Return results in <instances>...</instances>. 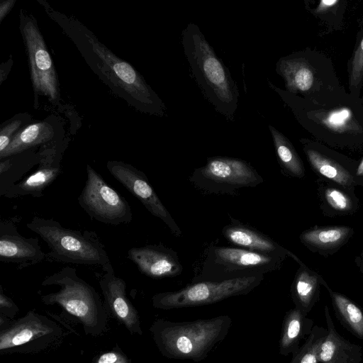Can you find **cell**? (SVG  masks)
<instances>
[{"label": "cell", "mask_w": 363, "mask_h": 363, "mask_svg": "<svg viewBox=\"0 0 363 363\" xmlns=\"http://www.w3.org/2000/svg\"><path fill=\"white\" fill-rule=\"evenodd\" d=\"M182 43L191 74L203 96L217 112L233 121L240 94L228 68L196 24H187Z\"/></svg>", "instance_id": "1"}, {"label": "cell", "mask_w": 363, "mask_h": 363, "mask_svg": "<svg viewBox=\"0 0 363 363\" xmlns=\"http://www.w3.org/2000/svg\"><path fill=\"white\" fill-rule=\"evenodd\" d=\"M232 323L228 315L184 322L158 318L149 330L163 357L199 362L224 340Z\"/></svg>", "instance_id": "2"}, {"label": "cell", "mask_w": 363, "mask_h": 363, "mask_svg": "<svg viewBox=\"0 0 363 363\" xmlns=\"http://www.w3.org/2000/svg\"><path fill=\"white\" fill-rule=\"evenodd\" d=\"M43 286H57L59 290L40 295L46 306L58 305L76 323L82 325L86 335L98 337L108 329L109 313L95 289L78 277L75 268L65 267L46 277Z\"/></svg>", "instance_id": "3"}, {"label": "cell", "mask_w": 363, "mask_h": 363, "mask_svg": "<svg viewBox=\"0 0 363 363\" xmlns=\"http://www.w3.org/2000/svg\"><path fill=\"white\" fill-rule=\"evenodd\" d=\"M26 226L47 243L50 250L47 259L101 267L103 270L111 264L105 245L94 231L67 228L52 218L38 216Z\"/></svg>", "instance_id": "4"}, {"label": "cell", "mask_w": 363, "mask_h": 363, "mask_svg": "<svg viewBox=\"0 0 363 363\" xmlns=\"http://www.w3.org/2000/svg\"><path fill=\"white\" fill-rule=\"evenodd\" d=\"M287 256L263 254L237 247L210 246L191 281H225L264 276L281 268Z\"/></svg>", "instance_id": "5"}, {"label": "cell", "mask_w": 363, "mask_h": 363, "mask_svg": "<svg viewBox=\"0 0 363 363\" xmlns=\"http://www.w3.org/2000/svg\"><path fill=\"white\" fill-rule=\"evenodd\" d=\"M67 334L48 317L29 311L13 320L0 314V354H39L61 345Z\"/></svg>", "instance_id": "6"}, {"label": "cell", "mask_w": 363, "mask_h": 363, "mask_svg": "<svg viewBox=\"0 0 363 363\" xmlns=\"http://www.w3.org/2000/svg\"><path fill=\"white\" fill-rule=\"evenodd\" d=\"M263 279L264 276H259L225 281H191L178 291L155 294L152 303L154 308L162 310L212 304L230 297L246 295Z\"/></svg>", "instance_id": "7"}, {"label": "cell", "mask_w": 363, "mask_h": 363, "mask_svg": "<svg viewBox=\"0 0 363 363\" xmlns=\"http://www.w3.org/2000/svg\"><path fill=\"white\" fill-rule=\"evenodd\" d=\"M189 181L206 194L235 195L242 188L262 184L264 179L245 160L218 156L208 157L203 166L195 169Z\"/></svg>", "instance_id": "8"}, {"label": "cell", "mask_w": 363, "mask_h": 363, "mask_svg": "<svg viewBox=\"0 0 363 363\" xmlns=\"http://www.w3.org/2000/svg\"><path fill=\"white\" fill-rule=\"evenodd\" d=\"M86 180L77 201L93 220L107 225L130 223L131 207L127 200L112 188L90 165H86Z\"/></svg>", "instance_id": "9"}, {"label": "cell", "mask_w": 363, "mask_h": 363, "mask_svg": "<svg viewBox=\"0 0 363 363\" xmlns=\"http://www.w3.org/2000/svg\"><path fill=\"white\" fill-rule=\"evenodd\" d=\"M94 52L101 60L121 87L142 104L148 112L162 116L165 106L138 72L127 62L118 58L97 41L91 40Z\"/></svg>", "instance_id": "10"}, {"label": "cell", "mask_w": 363, "mask_h": 363, "mask_svg": "<svg viewBox=\"0 0 363 363\" xmlns=\"http://www.w3.org/2000/svg\"><path fill=\"white\" fill-rule=\"evenodd\" d=\"M106 167L111 174L136 197L152 215L164 223L173 235H182L180 228L159 199L143 172L121 161H108Z\"/></svg>", "instance_id": "11"}, {"label": "cell", "mask_w": 363, "mask_h": 363, "mask_svg": "<svg viewBox=\"0 0 363 363\" xmlns=\"http://www.w3.org/2000/svg\"><path fill=\"white\" fill-rule=\"evenodd\" d=\"M21 24L34 90L52 101L56 100L58 97L57 78L43 38L35 23L30 19Z\"/></svg>", "instance_id": "12"}, {"label": "cell", "mask_w": 363, "mask_h": 363, "mask_svg": "<svg viewBox=\"0 0 363 363\" xmlns=\"http://www.w3.org/2000/svg\"><path fill=\"white\" fill-rule=\"evenodd\" d=\"M104 273L98 277L106 308L109 313L132 335H142L140 315L138 310L126 296L124 279L116 275L110 264Z\"/></svg>", "instance_id": "13"}, {"label": "cell", "mask_w": 363, "mask_h": 363, "mask_svg": "<svg viewBox=\"0 0 363 363\" xmlns=\"http://www.w3.org/2000/svg\"><path fill=\"white\" fill-rule=\"evenodd\" d=\"M47 259L37 238H26L21 235L16 219L0 221V261L17 264L21 269L40 263Z\"/></svg>", "instance_id": "14"}, {"label": "cell", "mask_w": 363, "mask_h": 363, "mask_svg": "<svg viewBox=\"0 0 363 363\" xmlns=\"http://www.w3.org/2000/svg\"><path fill=\"white\" fill-rule=\"evenodd\" d=\"M127 258L141 274L152 279L174 277L183 271L177 252L162 244L133 247L128 250Z\"/></svg>", "instance_id": "15"}, {"label": "cell", "mask_w": 363, "mask_h": 363, "mask_svg": "<svg viewBox=\"0 0 363 363\" xmlns=\"http://www.w3.org/2000/svg\"><path fill=\"white\" fill-rule=\"evenodd\" d=\"M304 152L318 180L352 189L356 186H363V177L357 174L358 164L337 157L310 145H305Z\"/></svg>", "instance_id": "16"}, {"label": "cell", "mask_w": 363, "mask_h": 363, "mask_svg": "<svg viewBox=\"0 0 363 363\" xmlns=\"http://www.w3.org/2000/svg\"><path fill=\"white\" fill-rule=\"evenodd\" d=\"M230 218V223L223 228L222 234L235 247L263 254L290 257L298 264L301 261L267 235L235 218Z\"/></svg>", "instance_id": "17"}, {"label": "cell", "mask_w": 363, "mask_h": 363, "mask_svg": "<svg viewBox=\"0 0 363 363\" xmlns=\"http://www.w3.org/2000/svg\"><path fill=\"white\" fill-rule=\"evenodd\" d=\"M39 167L28 176L11 186L4 194L6 198H19L27 196L39 198L61 173V155L57 151L45 150Z\"/></svg>", "instance_id": "18"}, {"label": "cell", "mask_w": 363, "mask_h": 363, "mask_svg": "<svg viewBox=\"0 0 363 363\" xmlns=\"http://www.w3.org/2000/svg\"><path fill=\"white\" fill-rule=\"evenodd\" d=\"M354 233L347 225H315L303 231L300 242L311 252L328 257L337 252Z\"/></svg>", "instance_id": "19"}, {"label": "cell", "mask_w": 363, "mask_h": 363, "mask_svg": "<svg viewBox=\"0 0 363 363\" xmlns=\"http://www.w3.org/2000/svg\"><path fill=\"white\" fill-rule=\"evenodd\" d=\"M328 334L321 344L320 363H360L363 359L362 347L350 342L336 330L328 306L324 308Z\"/></svg>", "instance_id": "20"}, {"label": "cell", "mask_w": 363, "mask_h": 363, "mask_svg": "<svg viewBox=\"0 0 363 363\" xmlns=\"http://www.w3.org/2000/svg\"><path fill=\"white\" fill-rule=\"evenodd\" d=\"M317 194L320 209L324 216H351L360 207L359 199L354 189L326 181H318Z\"/></svg>", "instance_id": "21"}, {"label": "cell", "mask_w": 363, "mask_h": 363, "mask_svg": "<svg viewBox=\"0 0 363 363\" xmlns=\"http://www.w3.org/2000/svg\"><path fill=\"white\" fill-rule=\"evenodd\" d=\"M298 264L291 286V296L295 308L308 315L320 299V286L327 283L320 274L302 261Z\"/></svg>", "instance_id": "22"}, {"label": "cell", "mask_w": 363, "mask_h": 363, "mask_svg": "<svg viewBox=\"0 0 363 363\" xmlns=\"http://www.w3.org/2000/svg\"><path fill=\"white\" fill-rule=\"evenodd\" d=\"M313 320L296 308L289 310L284 315L279 352L283 356L292 355L301 347V342L306 340L312 331Z\"/></svg>", "instance_id": "23"}, {"label": "cell", "mask_w": 363, "mask_h": 363, "mask_svg": "<svg viewBox=\"0 0 363 363\" xmlns=\"http://www.w3.org/2000/svg\"><path fill=\"white\" fill-rule=\"evenodd\" d=\"M276 72L284 79L291 94L308 91L314 83V72L306 58L298 55L281 57L276 64Z\"/></svg>", "instance_id": "24"}, {"label": "cell", "mask_w": 363, "mask_h": 363, "mask_svg": "<svg viewBox=\"0 0 363 363\" xmlns=\"http://www.w3.org/2000/svg\"><path fill=\"white\" fill-rule=\"evenodd\" d=\"M54 135L52 126L45 122L30 124L16 133L9 145L0 152V159L22 153L30 147L45 143Z\"/></svg>", "instance_id": "25"}, {"label": "cell", "mask_w": 363, "mask_h": 363, "mask_svg": "<svg viewBox=\"0 0 363 363\" xmlns=\"http://www.w3.org/2000/svg\"><path fill=\"white\" fill-rule=\"evenodd\" d=\"M281 173L289 177L303 179L306 170L303 161L291 142L274 127L269 125Z\"/></svg>", "instance_id": "26"}, {"label": "cell", "mask_w": 363, "mask_h": 363, "mask_svg": "<svg viewBox=\"0 0 363 363\" xmlns=\"http://www.w3.org/2000/svg\"><path fill=\"white\" fill-rule=\"evenodd\" d=\"M328 291L336 316L342 325L354 336L363 340V311L345 295L333 291L328 284Z\"/></svg>", "instance_id": "27"}, {"label": "cell", "mask_w": 363, "mask_h": 363, "mask_svg": "<svg viewBox=\"0 0 363 363\" xmlns=\"http://www.w3.org/2000/svg\"><path fill=\"white\" fill-rule=\"evenodd\" d=\"M42 155L43 152H40V156L28 155L17 158L11 156L1 160L0 196H3L11 186L19 182L33 166L40 162Z\"/></svg>", "instance_id": "28"}, {"label": "cell", "mask_w": 363, "mask_h": 363, "mask_svg": "<svg viewBox=\"0 0 363 363\" xmlns=\"http://www.w3.org/2000/svg\"><path fill=\"white\" fill-rule=\"evenodd\" d=\"M328 334V329L314 325L311 333L289 363H320V348Z\"/></svg>", "instance_id": "29"}, {"label": "cell", "mask_w": 363, "mask_h": 363, "mask_svg": "<svg viewBox=\"0 0 363 363\" xmlns=\"http://www.w3.org/2000/svg\"><path fill=\"white\" fill-rule=\"evenodd\" d=\"M363 79V37L355 50L351 62L350 86L357 89Z\"/></svg>", "instance_id": "30"}, {"label": "cell", "mask_w": 363, "mask_h": 363, "mask_svg": "<svg viewBox=\"0 0 363 363\" xmlns=\"http://www.w3.org/2000/svg\"><path fill=\"white\" fill-rule=\"evenodd\" d=\"M91 363H132L130 358L118 345L111 350L101 352L94 357Z\"/></svg>", "instance_id": "31"}, {"label": "cell", "mask_w": 363, "mask_h": 363, "mask_svg": "<svg viewBox=\"0 0 363 363\" xmlns=\"http://www.w3.org/2000/svg\"><path fill=\"white\" fill-rule=\"evenodd\" d=\"M21 120H14L1 128L0 131V152H2L11 143L16 135L14 133L21 126Z\"/></svg>", "instance_id": "32"}, {"label": "cell", "mask_w": 363, "mask_h": 363, "mask_svg": "<svg viewBox=\"0 0 363 363\" xmlns=\"http://www.w3.org/2000/svg\"><path fill=\"white\" fill-rule=\"evenodd\" d=\"M19 308L14 301L7 296L0 285V314L10 319H13Z\"/></svg>", "instance_id": "33"}, {"label": "cell", "mask_w": 363, "mask_h": 363, "mask_svg": "<svg viewBox=\"0 0 363 363\" xmlns=\"http://www.w3.org/2000/svg\"><path fill=\"white\" fill-rule=\"evenodd\" d=\"M16 0H6L2 1L0 4V21L1 22L4 18L13 8Z\"/></svg>", "instance_id": "34"}, {"label": "cell", "mask_w": 363, "mask_h": 363, "mask_svg": "<svg viewBox=\"0 0 363 363\" xmlns=\"http://www.w3.org/2000/svg\"><path fill=\"white\" fill-rule=\"evenodd\" d=\"M339 1L337 0H322L316 9L317 13H323L329 9L337 4Z\"/></svg>", "instance_id": "35"}, {"label": "cell", "mask_w": 363, "mask_h": 363, "mask_svg": "<svg viewBox=\"0 0 363 363\" xmlns=\"http://www.w3.org/2000/svg\"><path fill=\"white\" fill-rule=\"evenodd\" d=\"M354 262L359 271L363 274V250L358 256L355 257Z\"/></svg>", "instance_id": "36"}, {"label": "cell", "mask_w": 363, "mask_h": 363, "mask_svg": "<svg viewBox=\"0 0 363 363\" xmlns=\"http://www.w3.org/2000/svg\"><path fill=\"white\" fill-rule=\"evenodd\" d=\"M357 174L359 177H363V159L358 164L357 169Z\"/></svg>", "instance_id": "37"}]
</instances>
